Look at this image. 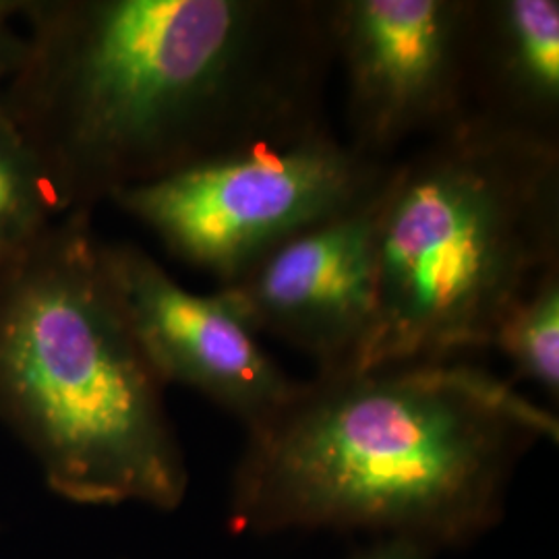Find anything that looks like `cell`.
Returning <instances> with one entry per match:
<instances>
[{
  "label": "cell",
  "instance_id": "obj_11",
  "mask_svg": "<svg viewBox=\"0 0 559 559\" xmlns=\"http://www.w3.org/2000/svg\"><path fill=\"white\" fill-rule=\"evenodd\" d=\"M491 348L514 376L537 385L554 404L559 399V263L549 265L501 320Z\"/></svg>",
  "mask_w": 559,
  "mask_h": 559
},
{
  "label": "cell",
  "instance_id": "obj_13",
  "mask_svg": "<svg viewBox=\"0 0 559 559\" xmlns=\"http://www.w3.org/2000/svg\"><path fill=\"white\" fill-rule=\"evenodd\" d=\"M353 559H433V551L402 539H381Z\"/></svg>",
  "mask_w": 559,
  "mask_h": 559
},
{
  "label": "cell",
  "instance_id": "obj_1",
  "mask_svg": "<svg viewBox=\"0 0 559 559\" xmlns=\"http://www.w3.org/2000/svg\"><path fill=\"white\" fill-rule=\"evenodd\" d=\"M2 106L67 212L330 127L328 0H41Z\"/></svg>",
  "mask_w": 559,
  "mask_h": 559
},
{
  "label": "cell",
  "instance_id": "obj_4",
  "mask_svg": "<svg viewBox=\"0 0 559 559\" xmlns=\"http://www.w3.org/2000/svg\"><path fill=\"white\" fill-rule=\"evenodd\" d=\"M559 263V141L460 120L394 162L376 230V330L360 367L491 348Z\"/></svg>",
  "mask_w": 559,
  "mask_h": 559
},
{
  "label": "cell",
  "instance_id": "obj_6",
  "mask_svg": "<svg viewBox=\"0 0 559 559\" xmlns=\"http://www.w3.org/2000/svg\"><path fill=\"white\" fill-rule=\"evenodd\" d=\"M471 20L473 0H328L357 152L394 162L404 143L468 119Z\"/></svg>",
  "mask_w": 559,
  "mask_h": 559
},
{
  "label": "cell",
  "instance_id": "obj_8",
  "mask_svg": "<svg viewBox=\"0 0 559 559\" xmlns=\"http://www.w3.org/2000/svg\"><path fill=\"white\" fill-rule=\"evenodd\" d=\"M102 261L141 350L166 383L187 385L253 429L299 385L218 290L195 295L138 245L102 242Z\"/></svg>",
  "mask_w": 559,
  "mask_h": 559
},
{
  "label": "cell",
  "instance_id": "obj_5",
  "mask_svg": "<svg viewBox=\"0 0 559 559\" xmlns=\"http://www.w3.org/2000/svg\"><path fill=\"white\" fill-rule=\"evenodd\" d=\"M394 162L362 156L325 127L203 162L110 201L177 258L226 284L284 240L373 198Z\"/></svg>",
  "mask_w": 559,
  "mask_h": 559
},
{
  "label": "cell",
  "instance_id": "obj_3",
  "mask_svg": "<svg viewBox=\"0 0 559 559\" xmlns=\"http://www.w3.org/2000/svg\"><path fill=\"white\" fill-rule=\"evenodd\" d=\"M164 381L102 261L90 212L0 261V417L78 503L179 506L187 466Z\"/></svg>",
  "mask_w": 559,
  "mask_h": 559
},
{
  "label": "cell",
  "instance_id": "obj_2",
  "mask_svg": "<svg viewBox=\"0 0 559 559\" xmlns=\"http://www.w3.org/2000/svg\"><path fill=\"white\" fill-rule=\"evenodd\" d=\"M558 438L551 411L464 359L325 371L247 429L230 524L367 531L436 551L496 524L520 460Z\"/></svg>",
  "mask_w": 559,
  "mask_h": 559
},
{
  "label": "cell",
  "instance_id": "obj_10",
  "mask_svg": "<svg viewBox=\"0 0 559 559\" xmlns=\"http://www.w3.org/2000/svg\"><path fill=\"white\" fill-rule=\"evenodd\" d=\"M64 214L44 162L0 98V261L29 247Z\"/></svg>",
  "mask_w": 559,
  "mask_h": 559
},
{
  "label": "cell",
  "instance_id": "obj_9",
  "mask_svg": "<svg viewBox=\"0 0 559 559\" xmlns=\"http://www.w3.org/2000/svg\"><path fill=\"white\" fill-rule=\"evenodd\" d=\"M468 117L559 141L558 0H473Z\"/></svg>",
  "mask_w": 559,
  "mask_h": 559
},
{
  "label": "cell",
  "instance_id": "obj_12",
  "mask_svg": "<svg viewBox=\"0 0 559 559\" xmlns=\"http://www.w3.org/2000/svg\"><path fill=\"white\" fill-rule=\"evenodd\" d=\"M23 2L15 0H0V98L15 75L23 55V38L15 36L11 21L20 15Z\"/></svg>",
  "mask_w": 559,
  "mask_h": 559
},
{
  "label": "cell",
  "instance_id": "obj_7",
  "mask_svg": "<svg viewBox=\"0 0 559 559\" xmlns=\"http://www.w3.org/2000/svg\"><path fill=\"white\" fill-rule=\"evenodd\" d=\"M383 187L355 210L284 240L216 288L258 336L295 346L316 360L318 373L360 367L373 338Z\"/></svg>",
  "mask_w": 559,
  "mask_h": 559
}]
</instances>
